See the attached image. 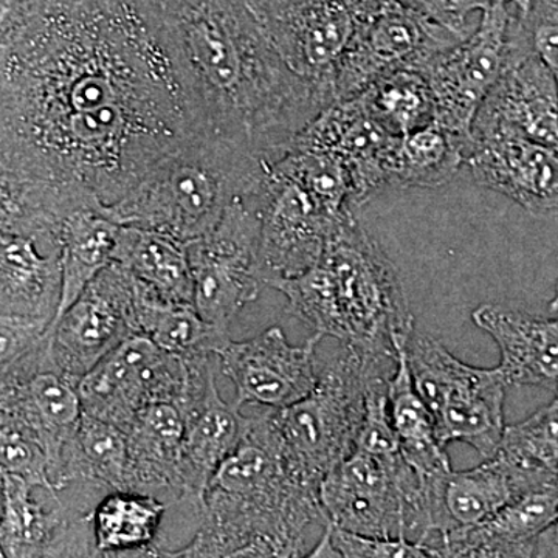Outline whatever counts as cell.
Returning <instances> with one entry per match:
<instances>
[{
  "mask_svg": "<svg viewBox=\"0 0 558 558\" xmlns=\"http://www.w3.org/2000/svg\"><path fill=\"white\" fill-rule=\"evenodd\" d=\"M318 498L328 523L343 531L421 545L432 535L428 478L400 451H352L323 478Z\"/></svg>",
  "mask_w": 558,
  "mask_h": 558,
  "instance_id": "7",
  "label": "cell"
},
{
  "mask_svg": "<svg viewBox=\"0 0 558 558\" xmlns=\"http://www.w3.org/2000/svg\"><path fill=\"white\" fill-rule=\"evenodd\" d=\"M216 376L211 357L185 359L135 333L80 379L83 411L130 432L156 403L186 409Z\"/></svg>",
  "mask_w": 558,
  "mask_h": 558,
  "instance_id": "9",
  "label": "cell"
},
{
  "mask_svg": "<svg viewBox=\"0 0 558 558\" xmlns=\"http://www.w3.org/2000/svg\"><path fill=\"white\" fill-rule=\"evenodd\" d=\"M556 391H557V398H558V387H557Z\"/></svg>",
  "mask_w": 558,
  "mask_h": 558,
  "instance_id": "46",
  "label": "cell"
},
{
  "mask_svg": "<svg viewBox=\"0 0 558 558\" xmlns=\"http://www.w3.org/2000/svg\"><path fill=\"white\" fill-rule=\"evenodd\" d=\"M113 260L163 299L194 306L189 244L143 227L121 226Z\"/></svg>",
  "mask_w": 558,
  "mask_h": 558,
  "instance_id": "30",
  "label": "cell"
},
{
  "mask_svg": "<svg viewBox=\"0 0 558 558\" xmlns=\"http://www.w3.org/2000/svg\"><path fill=\"white\" fill-rule=\"evenodd\" d=\"M402 2L409 3V5L414 7V9H418L425 11V13L433 14V16L438 17V20L447 22V24L453 25V27L462 28V31H468L465 27H461V25L454 24L453 21L444 13L442 9L435 2V0H402Z\"/></svg>",
  "mask_w": 558,
  "mask_h": 558,
  "instance_id": "42",
  "label": "cell"
},
{
  "mask_svg": "<svg viewBox=\"0 0 558 558\" xmlns=\"http://www.w3.org/2000/svg\"><path fill=\"white\" fill-rule=\"evenodd\" d=\"M2 557H97L92 517L109 488L72 483L60 490L0 472Z\"/></svg>",
  "mask_w": 558,
  "mask_h": 558,
  "instance_id": "10",
  "label": "cell"
},
{
  "mask_svg": "<svg viewBox=\"0 0 558 558\" xmlns=\"http://www.w3.org/2000/svg\"><path fill=\"white\" fill-rule=\"evenodd\" d=\"M274 289L288 299L286 312L315 333L371 354L398 357L414 330L395 264L359 215L333 234L317 266Z\"/></svg>",
  "mask_w": 558,
  "mask_h": 558,
  "instance_id": "4",
  "label": "cell"
},
{
  "mask_svg": "<svg viewBox=\"0 0 558 558\" xmlns=\"http://www.w3.org/2000/svg\"><path fill=\"white\" fill-rule=\"evenodd\" d=\"M135 278L112 260L54 319L51 354L64 373L81 377L137 332L134 312Z\"/></svg>",
  "mask_w": 558,
  "mask_h": 558,
  "instance_id": "17",
  "label": "cell"
},
{
  "mask_svg": "<svg viewBox=\"0 0 558 558\" xmlns=\"http://www.w3.org/2000/svg\"><path fill=\"white\" fill-rule=\"evenodd\" d=\"M472 319L498 344V368L508 385L557 389L558 317L538 318L501 304H483Z\"/></svg>",
  "mask_w": 558,
  "mask_h": 558,
  "instance_id": "24",
  "label": "cell"
},
{
  "mask_svg": "<svg viewBox=\"0 0 558 558\" xmlns=\"http://www.w3.org/2000/svg\"><path fill=\"white\" fill-rule=\"evenodd\" d=\"M170 502L135 490H110L92 517L97 557H153Z\"/></svg>",
  "mask_w": 558,
  "mask_h": 558,
  "instance_id": "28",
  "label": "cell"
},
{
  "mask_svg": "<svg viewBox=\"0 0 558 558\" xmlns=\"http://www.w3.org/2000/svg\"><path fill=\"white\" fill-rule=\"evenodd\" d=\"M428 492L432 513V537L425 543L428 548L449 532L484 523L510 501L526 494L498 457L464 472L449 470L429 476Z\"/></svg>",
  "mask_w": 558,
  "mask_h": 558,
  "instance_id": "25",
  "label": "cell"
},
{
  "mask_svg": "<svg viewBox=\"0 0 558 558\" xmlns=\"http://www.w3.org/2000/svg\"><path fill=\"white\" fill-rule=\"evenodd\" d=\"M388 407L400 453L421 475L435 476L451 470L446 446L436 433L435 418L418 395L405 354L399 349L398 366L388 384Z\"/></svg>",
  "mask_w": 558,
  "mask_h": 558,
  "instance_id": "33",
  "label": "cell"
},
{
  "mask_svg": "<svg viewBox=\"0 0 558 558\" xmlns=\"http://www.w3.org/2000/svg\"><path fill=\"white\" fill-rule=\"evenodd\" d=\"M515 16L529 46L558 84V0H527L523 9H515Z\"/></svg>",
  "mask_w": 558,
  "mask_h": 558,
  "instance_id": "39",
  "label": "cell"
},
{
  "mask_svg": "<svg viewBox=\"0 0 558 558\" xmlns=\"http://www.w3.org/2000/svg\"><path fill=\"white\" fill-rule=\"evenodd\" d=\"M549 310H550V312H554V314H558V281H557L556 296H554V300L550 301Z\"/></svg>",
  "mask_w": 558,
  "mask_h": 558,
  "instance_id": "45",
  "label": "cell"
},
{
  "mask_svg": "<svg viewBox=\"0 0 558 558\" xmlns=\"http://www.w3.org/2000/svg\"><path fill=\"white\" fill-rule=\"evenodd\" d=\"M259 216L255 202L234 201L218 226L189 242L194 307L211 325L229 330L231 322L259 296Z\"/></svg>",
  "mask_w": 558,
  "mask_h": 558,
  "instance_id": "13",
  "label": "cell"
},
{
  "mask_svg": "<svg viewBox=\"0 0 558 558\" xmlns=\"http://www.w3.org/2000/svg\"><path fill=\"white\" fill-rule=\"evenodd\" d=\"M0 472L20 476L33 486L54 490L49 454L43 444L17 429L0 427Z\"/></svg>",
  "mask_w": 558,
  "mask_h": 558,
  "instance_id": "38",
  "label": "cell"
},
{
  "mask_svg": "<svg viewBox=\"0 0 558 558\" xmlns=\"http://www.w3.org/2000/svg\"><path fill=\"white\" fill-rule=\"evenodd\" d=\"M399 138L354 95L326 106L293 142L328 150L343 161L365 207L380 191L391 189L392 159Z\"/></svg>",
  "mask_w": 558,
  "mask_h": 558,
  "instance_id": "20",
  "label": "cell"
},
{
  "mask_svg": "<svg viewBox=\"0 0 558 558\" xmlns=\"http://www.w3.org/2000/svg\"><path fill=\"white\" fill-rule=\"evenodd\" d=\"M398 357L341 344L319 368L310 396L286 409H271L282 450L300 480L319 488L330 470L355 450L371 377L395 366Z\"/></svg>",
  "mask_w": 558,
  "mask_h": 558,
  "instance_id": "6",
  "label": "cell"
},
{
  "mask_svg": "<svg viewBox=\"0 0 558 558\" xmlns=\"http://www.w3.org/2000/svg\"><path fill=\"white\" fill-rule=\"evenodd\" d=\"M62 299L61 248L28 234H0V319L31 323L49 330Z\"/></svg>",
  "mask_w": 558,
  "mask_h": 558,
  "instance_id": "22",
  "label": "cell"
},
{
  "mask_svg": "<svg viewBox=\"0 0 558 558\" xmlns=\"http://www.w3.org/2000/svg\"><path fill=\"white\" fill-rule=\"evenodd\" d=\"M527 0H450V13L461 24H465V16L473 11H483L494 9V7H517L523 9Z\"/></svg>",
  "mask_w": 558,
  "mask_h": 558,
  "instance_id": "40",
  "label": "cell"
},
{
  "mask_svg": "<svg viewBox=\"0 0 558 558\" xmlns=\"http://www.w3.org/2000/svg\"><path fill=\"white\" fill-rule=\"evenodd\" d=\"M558 484L527 492L473 527L429 545L438 557H534L535 543L557 519Z\"/></svg>",
  "mask_w": 558,
  "mask_h": 558,
  "instance_id": "23",
  "label": "cell"
},
{
  "mask_svg": "<svg viewBox=\"0 0 558 558\" xmlns=\"http://www.w3.org/2000/svg\"><path fill=\"white\" fill-rule=\"evenodd\" d=\"M515 7L483 11L478 28L440 51L421 70L435 100L436 123L459 137L472 140L481 106L508 65Z\"/></svg>",
  "mask_w": 558,
  "mask_h": 558,
  "instance_id": "15",
  "label": "cell"
},
{
  "mask_svg": "<svg viewBox=\"0 0 558 558\" xmlns=\"http://www.w3.org/2000/svg\"><path fill=\"white\" fill-rule=\"evenodd\" d=\"M0 209L62 223L110 207L202 135L163 51L124 0H61L0 32Z\"/></svg>",
  "mask_w": 558,
  "mask_h": 558,
  "instance_id": "1",
  "label": "cell"
},
{
  "mask_svg": "<svg viewBox=\"0 0 558 558\" xmlns=\"http://www.w3.org/2000/svg\"><path fill=\"white\" fill-rule=\"evenodd\" d=\"M512 49L501 78L481 106L472 135L510 132L558 153V84L512 21Z\"/></svg>",
  "mask_w": 558,
  "mask_h": 558,
  "instance_id": "19",
  "label": "cell"
},
{
  "mask_svg": "<svg viewBox=\"0 0 558 558\" xmlns=\"http://www.w3.org/2000/svg\"><path fill=\"white\" fill-rule=\"evenodd\" d=\"M120 227L106 207L81 208L64 219L60 230L62 299L58 317L112 263Z\"/></svg>",
  "mask_w": 558,
  "mask_h": 558,
  "instance_id": "32",
  "label": "cell"
},
{
  "mask_svg": "<svg viewBox=\"0 0 558 558\" xmlns=\"http://www.w3.org/2000/svg\"><path fill=\"white\" fill-rule=\"evenodd\" d=\"M534 557H558V513L554 523L535 543Z\"/></svg>",
  "mask_w": 558,
  "mask_h": 558,
  "instance_id": "41",
  "label": "cell"
},
{
  "mask_svg": "<svg viewBox=\"0 0 558 558\" xmlns=\"http://www.w3.org/2000/svg\"><path fill=\"white\" fill-rule=\"evenodd\" d=\"M269 163L233 143L194 135L106 211L120 226L161 231L189 244L215 229L234 201L255 193Z\"/></svg>",
  "mask_w": 558,
  "mask_h": 558,
  "instance_id": "5",
  "label": "cell"
},
{
  "mask_svg": "<svg viewBox=\"0 0 558 558\" xmlns=\"http://www.w3.org/2000/svg\"><path fill=\"white\" fill-rule=\"evenodd\" d=\"M310 557L425 558L436 553L409 539L366 537L328 524Z\"/></svg>",
  "mask_w": 558,
  "mask_h": 558,
  "instance_id": "37",
  "label": "cell"
},
{
  "mask_svg": "<svg viewBox=\"0 0 558 558\" xmlns=\"http://www.w3.org/2000/svg\"><path fill=\"white\" fill-rule=\"evenodd\" d=\"M301 0H250L253 9L260 17L269 16L271 13H277L279 10L288 9L293 3H299Z\"/></svg>",
  "mask_w": 558,
  "mask_h": 558,
  "instance_id": "43",
  "label": "cell"
},
{
  "mask_svg": "<svg viewBox=\"0 0 558 558\" xmlns=\"http://www.w3.org/2000/svg\"><path fill=\"white\" fill-rule=\"evenodd\" d=\"M134 312L137 332L180 357H218L220 349L231 340L229 330L202 318L196 307L163 299L137 278Z\"/></svg>",
  "mask_w": 558,
  "mask_h": 558,
  "instance_id": "29",
  "label": "cell"
},
{
  "mask_svg": "<svg viewBox=\"0 0 558 558\" xmlns=\"http://www.w3.org/2000/svg\"><path fill=\"white\" fill-rule=\"evenodd\" d=\"M252 199L259 216V278L270 288L317 266L333 234L352 218L333 215L271 161Z\"/></svg>",
  "mask_w": 558,
  "mask_h": 558,
  "instance_id": "11",
  "label": "cell"
},
{
  "mask_svg": "<svg viewBox=\"0 0 558 558\" xmlns=\"http://www.w3.org/2000/svg\"><path fill=\"white\" fill-rule=\"evenodd\" d=\"M185 436L182 446V488L180 499H201L209 480L240 446L247 416L236 402L220 398L216 376L199 398L183 409ZM179 501V499H178Z\"/></svg>",
  "mask_w": 558,
  "mask_h": 558,
  "instance_id": "26",
  "label": "cell"
},
{
  "mask_svg": "<svg viewBox=\"0 0 558 558\" xmlns=\"http://www.w3.org/2000/svg\"><path fill=\"white\" fill-rule=\"evenodd\" d=\"M323 339L314 332L301 347H293L274 326L250 340H230L218 359L236 389L234 402L281 410L310 396L317 387V347Z\"/></svg>",
  "mask_w": 558,
  "mask_h": 558,
  "instance_id": "18",
  "label": "cell"
},
{
  "mask_svg": "<svg viewBox=\"0 0 558 558\" xmlns=\"http://www.w3.org/2000/svg\"><path fill=\"white\" fill-rule=\"evenodd\" d=\"M163 51L194 126L275 161L332 100L286 64L250 0H124Z\"/></svg>",
  "mask_w": 558,
  "mask_h": 558,
  "instance_id": "2",
  "label": "cell"
},
{
  "mask_svg": "<svg viewBox=\"0 0 558 558\" xmlns=\"http://www.w3.org/2000/svg\"><path fill=\"white\" fill-rule=\"evenodd\" d=\"M470 33L414 9L402 0H387L360 27L333 76L336 100L354 97L377 80L400 70H422L440 51Z\"/></svg>",
  "mask_w": 558,
  "mask_h": 558,
  "instance_id": "12",
  "label": "cell"
},
{
  "mask_svg": "<svg viewBox=\"0 0 558 558\" xmlns=\"http://www.w3.org/2000/svg\"><path fill=\"white\" fill-rule=\"evenodd\" d=\"M387 0H301L260 17L271 43L293 72L317 84L330 100L340 62L360 27Z\"/></svg>",
  "mask_w": 558,
  "mask_h": 558,
  "instance_id": "16",
  "label": "cell"
},
{
  "mask_svg": "<svg viewBox=\"0 0 558 558\" xmlns=\"http://www.w3.org/2000/svg\"><path fill=\"white\" fill-rule=\"evenodd\" d=\"M357 95L371 113L398 137L435 123V100L421 70L391 73Z\"/></svg>",
  "mask_w": 558,
  "mask_h": 558,
  "instance_id": "36",
  "label": "cell"
},
{
  "mask_svg": "<svg viewBox=\"0 0 558 558\" xmlns=\"http://www.w3.org/2000/svg\"><path fill=\"white\" fill-rule=\"evenodd\" d=\"M435 2L438 3L440 9H442L444 13H446L447 16H449L450 20L454 22V24L461 25V27H465V24H461V22H458L457 20H454L453 16H451L450 0H435Z\"/></svg>",
  "mask_w": 558,
  "mask_h": 558,
  "instance_id": "44",
  "label": "cell"
},
{
  "mask_svg": "<svg viewBox=\"0 0 558 558\" xmlns=\"http://www.w3.org/2000/svg\"><path fill=\"white\" fill-rule=\"evenodd\" d=\"M328 524L318 488L290 468L271 409L256 407L202 495L193 538L172 557H310L312 529Z\"/></svg>",
  "mask_w": 558,
  "mask_h": 558,
  "instance_id": "3",
  "label": "cell"
},
{
  "mask_svg": "<svg viewBox=\"0 0 558 558\" xmlns=\"http://www.w3.org/2000/svg\"><path fill=\"white\" fill-rule=\"evenodd\" d=\"M472 140L459 137L439 123L399 138L392 159L391 189H439L465 165Z\"/></svg>",
  "mask_w": 558,
  "mask_h": 558,
  "instance_id": "34",
  "label": "cell"
},
{
  "mask_svg": "<svg viewBox=\"0 0 558 558\" xmlns=\"http://www.w3.org/2000/svg\"><path fill=\"white\" fill-rule=\"evenodd\" d=\"M480 185L534 216L558 213V153L510 132L472 135L465 157Z\"/></svg>",
  "mask_w": 558,
  "mask_h": 558,
  "instance_id": "21",
  "label": "cell"
},
{
  "mask_svg": "<svg viewBox=\"0 0 558 558\" xmlns=\"http://www.w3.org/2000/svg\"><path fill=\"white\" fill-rule=\"evenodd\" d=\"M128 433L84 413L65 444L51 486L60 490L72 483H94L109 490L126 488Z\"/></svg>",
  "mask_w": 558,
  "mask_h": 558,
  "instance_id": "31",
  "label": "cell"
},
{
  "mask_svg": "<svg viewBox=\"0 0 558 558\" xmlns=\"http://www.w3.org/2000/svg\"><path fill=\"white\" fill-rule=\"evenodd\" d=\"M495 457L526 494L558 484V398L523 422L508 425Z\"/></svg>",
  "mask_w": 558,
  "mask_h": 558,
  "instance_id": "35",
  "label": "cell"
},
{
  "mask_svg": "<svg viewBox=\"0 0 558 558\" xmlns=\"http://www.w3.org/2000/svg\"><path fill=\"white\" fill-rule=\"evenodd\" d=\"M405 354L421 398L435 418L444 446L464 442L484 459L494 458L505 435L509 387L499 368L468 365L428 333H410Z\"/></svg>",
  "mask_w": 558,
  "mask_h": 558,
  "instance_id": "8",
  "label": "cell"
},
{
  "mask_svg": "<svg viewBox=\"0 0 558 558\" xmlns=\"http://www.w3.org/2000/svg\"><path fill=\"white\" fill-rule=\"evenodd\" d=\"M185 416L174 403L140 411L128 432L126 490L182 498V446Z\"/></svg>",
  "mask_w": 558,
  "mask_h": 558,
  "instance_id": "27",
  "label": "cell"
},
{
  "mask_svg": "<svg viewBox=\"0 0 558 558\" xmlns=\"http://www.w3.org/2000/svg\"><path fill=\"white\" fill-rule=\"evenodd\" d=\"M0 427L17 429L43 444L51 481L83 417L78 377L57 365L46 332L35 348L0 368Z\"/></svg>",
  "mask_w": 558,
  "mask_h": 558,
  "instance_id": "14",
  "label": "cell"
}]
</instances>
